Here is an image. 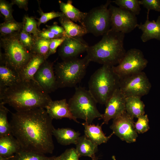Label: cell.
Wrapping results in <instances>:
<instances>
[{
  "label": "cell",
  "instance_id": "1",
  "mask_svg": "<svg viewBox=\"0 0 160 160\" xmlns=\"http://www.w3.org/2000/svg\"><path fill=\"white\" fill-rule=\"evenodd\" d=\"M46 109L38 108L12 113L11 133L22 150L39 153H52L54 128Z\"/></svg>",
  "mask_w": 160,
  "mask_h": 160
},
{
  "label": "cell",
  "instance_id": "2",
  "mask_svg": "<svg viewBox=\"0 0 160 160\" xmlns=\"http://www.w3.org/2000/svg\"><path fill=\"white\" fill-rule=\"evenodd\" d=\"M0 103L9 105L17 111L45 108L52 100L35 81H21L0 90Z\"/></svg>",
  "mask_w": 160,
  "mask_h": 160
},
{
  "label": "cell",
  "instance_id": "3",
  "mask_svg": "<svg viewBox=\"0 0 160 160\" xmlns=\"http://www.w3.org/2000/svg\"><path fill=\"white\" fill-rule=\"evenodd\" d=\"M125 34L110 29L99 42L89 47L86 52L90 61L111 66L119 64L126 52Z\"/></svg>",
  "mask_w": 160,
  "mask_h": 160
},
{
  "label": "cell",
  "instance_id": "4",
  "mask_svg": "<svg viewBox=\"0 0 160 160\" xmlns=\"http://www.w3.org/2000/svg\"><path fill=\"white\" fill-rule=\"evenodd\" d=\"M119 81L112 66L103 65L91 75L88 90L97 103L105 105L114 92L119 88Z\"/></svg>",
  "mask_w": 160,
  "mask_h": 160
},
{
  "label": "cell",
  "instance_id": "5",
  "mask_svg": "<svg viewBox=\"0 0 160 160\" xmlns=\"http://www.w3.org/2000/svg\"><path fill=\"white\" fill-rule=\"evenodd\" d=\"M90 62L86 55L82 58H74L57 63L54 71L58 88L75 87L84 78Z\"/></svg>",
  "mask_w": 160,
  "mask_h": 160
},
{
  "label": "cell",
  "instance_id": "6",
  "mask_svg": "<svg viewBox=\"0 0 160 160\" xmlns=\"http://www.w3.org/2000/svg\"><path fill=\"white\" fill-rule=\"evenodd\" d=\"M97 103L89 90L82 87L76 88L74 95L68 103L73 116L89 124L96 118L101 119L102 117V114L97 108Z\"/></svg>",
  "mask_w": 160,
  "mask_h": 160
},
{
  "label": "cell",
  "instance_id": "7",
  "mask_svg": "<svg viewBox=\"0 0 160 160\" xmlns=\"http://www.w3.org/2000/svg\"><path fill=\"white\" fill-rule=\"evenodd\" d=\"M1 41L4 51L3 62L19 75L34 54L28 51L22 44L18 33L4 36L1 39Z\"/></svg>",
  "mask_w": 160,
  "mask_h": 160
},
{
  "label": "cell",
  "instance_id": "8",
  "mask_svg": "<svg viewBox=\"0 0 160 160\" xmlns=\"http://www.w3.org/2000/svg\"><path fill=\"white\" fill-rule=\"evenodd\" d=\"M112 1L107 0L102 5L92 8L86 15L81 25L88 33L96 36H103L111 29L110 13L109 6Z\"/></svg>",
  "mask_w": 160,
  "mask_h": 160
},
{
  "label": "cell",
  "instance_id": "9",
  "mask_svg": "<svg viewBox=\"0 0 160 160\" xmlns=\"http://www.w3.org/2000/svg\"><path fill=\"white\" fill-rule=\"evenodd\" d=\"M148 63L147 60L140 50L132 48L126 51L119 63L113 66L112 68L120 79L143 71Z\"/></svg>",
  "mask_w": 160,
  "mask_h": 160
},
{
  "label": "cell",
  "instance_id": "10",
  "mask_svg": "<svg viewBox=\"0 0 160 160\" xmlns=\"http://www.w3.org/2000/svg\"><path fill=\"white\" fill-rule=\"evenodd\" d=\"M151 84L146 74L143 71L120 79L119 89L126 97H141L147 95Z\"/></svg>",
  "mask_w": 160,
  "mask_h": 160
},
{
  "label": "cell",
  "instance_id": "11",
  "mask_svg": "<svg viewBox=\"0 0 160 160\" xmlns=\"http://www.w3.org/2000/svg\"><path fill=\"white\" fill-rule=\"evenodd\" d=\"M111 29L125 34L131 32L138 24L136 15L126 9L112 5L109 6Z\"/></svg>",
  "mask_w": 160,
  "mask_h": 160
},
{
  "label": "cell",
  "instance_id": "12",
  "mask_svg": "<svg viewBox=\"0 0 160 160\" xmlns=\"http://www.w3.org/2000/svg\"><path fill=\"white\" fill-rule=\"evenodd\" d=\"M133 119L126 111L113 119L110 128L121 140L129 143L135 142L138 135Z\"/></svg>",
  "mask_w": 160,
  "mask_h": 160
},
{
  "label": "cell",
  "instance_id": "13",
  "mask_svg": "<svg viewBox=\"0 0 160 160\" xmlns=\"http://www.w3.org/2000/svg\"><path fill=\"white\" fill-rule=\"evenodd\" d=\"M126 98L119 88L114 92L105 104V111L101 119L103 120L102 125L108 124L111 119H113L126 112Z\"/></svg>",
  "mask_w": 160,
  "mask_h": 160
},
{
  "label": "cell",
  "instance_id": "14",
  "mask_svg": "<svg viewBox=\"0 0 160 160\" xmlns=\"http://www.w3.org/2000/svg\"><path fill=\"white\" fill-rule=\"evenodd\" d=\"M34 78L38 84L48 94L58 88L53 64L46 60L41 65Z\"/></svg>",
  "mask_w": 160,
  "mask_h": 160
},
{
  "label": "cell",
  "instance_id": "15",
  "mask_svg": "<svg viewBox=\"0 0 160 160\" xmlns=\"http://www.w3.org/2000/svg\"><path fill=\"white\" fill-rule=\"evenodd\" d=\"M89 47L81 37H66L60 47L59 55L63 60L77 57Z\"/></svg>",
  "mask_w": 160,
  "mask_h": 160
},
{
  "label": "cell",
  "instance_id": "16",
  "mask_svg": "<svg viewBox=\"0 0 160 160\" xmlns=\"http://www.w3.org/2000/svg\"><path fill=\"white\" fill-rule=\"evenodd\" d=\"M45 109L49 116L52 119L67 118L77 123H79L72 114L65 99L52 100Z\"/></svg>",
  "mask_w": 160,
  "mask_h": 160
},
{
  "label": "cell",
  "instance_id": "17",
  "mask_svg": "<svg viewBox=\"0 0 160 160\" xmlns=\"http://www.w3.org/2000/svg\"><path fill=\"white\" fill-rule=\"evenodd\" d=\"M149 11L148 10L146 20L144 23L138 24L137 26L142 32L140 38L143 42L153 39L160 41V16H158L156 21H150Z\"/></svg>",
  "mask_w": 160,
  "mask_h": 160
},
{
  "label": "cell",
  "instance_id": "18",
  "mask_svg": "<svg viewBox=\"0 0 160 160\" xmlns=\"http://www.w3.org/2000/svg\"><path fill=\"white\" fill-rule=\"evenodd\" d=\"M46 60L43 56L34 54L19 73L20 80H33L36 82L34 78V75L41 65Z\"/></svg>",
  "mask_w": 160,
  "mask_h": 160
},
{
  "label": "cell",
  "instance_id": "19",
  "mask_svg": "<svg viewBox=\"0 0 160 160\" xmlns=\"http://www.w3.org/2000/svg\"><path fill=\"white\" fill-rule=\"evenodd\" d=\"M82 124L84 128V135L97 145L106 143L114 134L112 133L109 136H106L102 130V125H100L98 124L95 125L85 122Z\"/></svg>",
  "mask_w": 160,
  "mask_h": 160
},
{
  "label": "cell",
  "instance_id": "20",
  "mask_svg": "<svg viewBox=\"0 0 160 160\" xmlns=\"http://www.w3.org/2000/svg\"><path fill=\"white\" fill-rule=\"evenodd\" d=\"M21 149L19 143L12 134L0 137V156L12 157Z\"/></svg>",
  "mask_w": 160,
  "mask_h": 160
},
{
  "label": "cell",
  "instance_id": "21",
  "mask_svg": "<svg viewBox=\"0 0 160 160\" xmlns=\"http://www.w3.org/2000/svg\"><path fill=\"white\" fill-rule=\"evenodd\" d=\"M52 135L58 143L63 145L71 144L76 145L80 136V133L69 128H54Z\"/></svg>",
  "mask_w": 160,
  "mask_h": 160
},
{
  "label": "cell",
  "instance_id": "22",
  "mask_svg": "<svg viewBox=\"0 0 160 160\" xmlns=\"http://www.w3.org/2000/svg\"><path fill=\"white\" fill-rule=\"evenodd\" d=\"M20 80L18 74L7 65L0 66V90L11 86Z\"/></svg>",
  "mask_w": 160,
  "mask_h": 160
},
{
  "label": "cell",
  "instance_id": "23",
  "mask_svg": "<svg viewBox=\"0 0 160 160\" xmlns=\"http://www.w3.org/2000/svg\"><path fill=\"white\" fill-rule=\"evenodd\" d=\"M59 20L66 37H81L88 33L84 27L76 24L65 16L59 17Z\"/></svg>",
  "mask_w": 160,
  "mask_h": 160
},
{
  "label": "cell",
  "instance_id": "24",
  "mask_svg": "<svg viewBox=\"0 0 160 160\" xmlns=\"http://www.w3.org/2000/svg\"><path fill=\"white\" fill-rule=\"evenodd\" d=\"M145 105L141 97L131 96L126 97L125 110L126 113L133 118H137L145 114Z\"/></svg>",
  "mask_w": 160,
  "mask_h": 160
},
{
  "label": "cell",
  "instance_id": "25",
  "mask_svg": "<svg viewBox=\"0 0 160 160\" xmlns=\"http://www.w3.org/2000/svg\"><path fill=\"white\" fill-rule=\"evenodd\" d=\"M58 3L60 9L65 17L73 22L81 23L87 12H82L74 7L71 0H68L67 3L59 0Z\"/></svg>",
  "mask_w": 160,
  "mask_h": 160
},
{
  "label": "cell",
  "instance_id": "26",
  "mask_svg": "<svg viewBox=\"0 0 160 160\" xmlns=\"http://www.w3.org/2000/svg\"><path fill=\"white\" fill-rule=\"evenodd\" d=\"M76 145V150L80 157L88 156L92 158L98 150V145L84 135L80 136Z\"/></svg>",
  "mask_w": 160,
  "mask_h": 160
},
{
  "label": "cell",
  "instance_id": "27",
  "mask_svg": "<svg viewBox=\"0 0 160 160\" xmlns=\"http://www.w3.org/2000/svg\"><path fill=\"white\" fill-rule=\"evenodd\" d=\"M55 156L48 157L44 154L22 150L11 157V160H54Z\"/></svg>",
  "mask_w": 160,
  "mask_h": 160
},
{
  "label": "cell",
  "instance_id": "28",
  "mask_svg": "<svg viewBox=\"0 0 160 160\" xmlns=\"http://www.w3.org/2000/svg\"><path fill=\"white\" fill-rule=\"evenodd\" d=\"M50 40L36 37L35 40L33 53L41 56L46 60L49 56V45Z\"/></svg>",
  "mask_w": 160,
  "mask_h": 160
},
{
  "label": "cell",
  "instance_id": "29",
  "mask_svg": "<svg viewBox=\"0 0 160 160\" xmlns=\"http://www.w3.org/2000/svg\"><path fill=\"white\" fill-rule=\"evenodd\" d=\"M0 103V137L11 134L10 127L7 118L8 109Z\"/></svg>",
  "mask_w": 160,
  "mask_h": 160
},
{
  "label": "cell",
  "instance_id": "30",
  "mask_svg": "<svg viewBox=\"0 0 160 160\" xmlns=\"http://www.w3.org/2000/svg\"><path fill=\"white\" fill-rule=\"evenodd\" d=\"M119 7L127 10L135 15L140 14L141 5L140 0H116L112 1Z\"/></svg>",
  "mask_w": 160,
  "mask_h": 160
},
{
  "label": "cell",
  "instance_id": "31",
  "mask_svg": "<svg viewBox=\"0 0 160 160\" xmlns=\"http://www.w3.org/2000/svg\"><path fill=\"white\" fill-rule=\"evenodd\" d=\"M23 24L17 22L15 20L6 22L0 25V31L3 36L11 35L17 33L22 30Z\"/></svg>",
  "mask_w": 160,
  "mask_h": 160
},
{
  "label": "cell",
  "instance_id": "32",
  "mask_svg": "<svg viewBox=\"0 0 160 160\" xmlns=\"http://www.w3.org/2000/svg\"><path fill=\"white\" fill-rule=\"evenodd\" d=\"M37 26V22L34 18L28 16L25 17L23 27L24 31L29 34H32L34 37H38L40 32Z\"/></svg>",
  "mask_w": 160,
  "mask_h": 160
},
{
  "label": "cell",
  "instance_id": "33",
  "mask_svg": "<svg viewBox=\"0 0 160 160\" xmlns=\"http://www.w3.org/2000/svg\"><path fill=\"white\" fill-rule=\"evenodd\" d=\"M19 35L20 41L22 44L27 49L33 53L35 39L30 34L24 31L23 28Z\"/></svg>",
  "mask_w": 160,
  "mask_h": 160
},
{
  "label": "cell",
  "instance_id": "34",
  "mask_svg": "<svg viewBox=\"0 0 160 160\" xmlns=\"http://www.w3.org/2000/svg\"><path fill=\"white\" fill-rule=\"evenodd\" d=\"M137 118V121L134 123L135 128L136 132L138 133H143L147 132L150 129L147 115L140 116Z\"/></svg>",
  "mask_w": 160,
  "mask_h": 160
},
{
  "label": "cell",
  "instance_id": "35",
  "mask_svg": "<svg viewBox=\"0 0 160 160\" xmlns=\"http://www.w3.org/2000/svg\"><path fill=\"white\" fill-rule=\"evenodd\" d=\"M12 3L9 4L5 1L0 0V11L4 16L6 22L15 20L12 15Z\"/></svg>",
  "mask_w": 160,
  "mask_h": 160
},
{
  "label": "cell",
  "instance_id": "36",
  "mask_svg": "<svg viewBox=\"0 0 160 160\" xmlns=\"http://www.w3.org/2000/svg\"><path fill=\"white\" fill-rule=\"evenodd\" d=\"M80 157L76 149L71 148L66 149L57 156H55L54 160H79Z\"/></svg>",
  "mask_w": 160,
  "mask_h": 160
},
{
  "label": "cell",
  "instance_id": "37",
  "mask_svg": "<svg viewBox=\"0 0 160 160\" xmlns=\"http://www.w3.org/2000/svg\"><path fill=\"white\" fill-rule=\"evenodd\" d=\"M41 16L37 22L38 26L42 23H44L48 21L57 17H60L64 16L62 12L54 11L44 13L41 12Z\"/></svg>",
  "mask_w": 160,
  "mask_h": 160
},
{
  "label": "cell",
  "instance_id": "38",
  "mask_svg": "<svg viewBox=\"0 0 160 160\" xmlns=\"http://www.w3.org/2000/svg\"><path fill=\"white\" fill-rule=\"evenodd\" d=\"M141 5L147 9L160 12V0H140Z\"/></svg>",
  "mask_w": 160,
  "mask_h": 160
},
{
  "label": "cell",
  "instance_id": "39",
  "mask_svg": "<svg viewBox=\"0 0 160 160\" xmlns=\"http://www.w3.org/2000/svg\"><path fill=\"white\" fill-rule=\"evenodd\" d=\"M66 38L63 37L51 39L49 45V55L56 52L57 48L61 45Z\"/></svg>",
  "mask_w": 160,
  "mask_h": 160
},
{
  "label": "cell",
  "instance_id": "40",
  "mask_svg": "<svg viewBox=\"0 0 160 160\" xmlns=\"http://www.w3.org/2000/svg\"><path fill=\"white\" fill-rule=\"evenodd\" d=\"M47 30L56 35L60 36L61 37H66L65 32L63 27L56 24L48 26Z\"/></svg>",
  "mask_w": 160,
  "mask_h": 160
},
{
  "label": "cell",
  "instance_id": "41",
  "mask_svg": "<svg viewBox=\"0 0 160 160\" xmlns=\"http://www.w3.org/2000/svg\"><path fill=\"white\" fill-rule=\"evenodd\" d=\"M38 37L49 39L62 37L55 34L47 29L40 32Z\"/></svg>",
  "mask_w": 160,
  "mask_h": 160
},
{
  "label": "cell",
  "instance_id": "42",
  "mask_svg": "<svg viewBox=\"0 0 160 160\" xmlns=\"http://www.w3.org/2000/svg\"><path fill=\"white\" fill-rule=\"evenodd\" d=\"M12 4L17 5L20 8L24 9L27 11L28 9V1L27 0H14Z\"/></svg>",
  "mask_w": 160,
  "mask_h": 160
},
{
  "label": "cell",
  "instance_id": "43",
  "mask_svg": "<svg viewBox=\"0 0 160 160\" xmlns=\"http://www.w3.org/2000/svg\"><path fill=\"white\" fill-rule=\"evenodd\" d=\"M98 157L95 155L92 158V160H98Z\"/></svg>",
  "mask_w": 160,
  "mask_h": 160
},
{
  "label": "cell",
  "instance_id": "44",
  "mask_svg": "<svg viewBox=\"0 0 160 160\" xmlns=\"http://www.w3.org/2000/svg\"><path fill=\"white\" fill-rule=\"evenodd\" d=\"M113 160H116L114 156H113L112 157Z\"/></svg>",
  "mask_w": 160,
  "mask_h": 160
},
{
  "label": "cell",
  "instance_id": "45",
  "mask_svg": "<svg viewBox=\"0 0 160 160\" xmlns=\"http://www.w3.org/2000/svg\"><path fill=\"white\" fill-rule=\"evenodd\" d=\"M11 157L9 158V159H8V160H11Z\"/></svg>",
  "mask_w": 160,
  "mask_h": 160
}]
</instances>
